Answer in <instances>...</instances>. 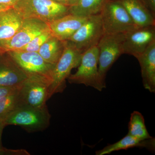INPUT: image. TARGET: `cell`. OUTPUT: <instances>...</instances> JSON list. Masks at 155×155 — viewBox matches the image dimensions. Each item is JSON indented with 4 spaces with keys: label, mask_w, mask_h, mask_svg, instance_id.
Returning <instances> with one entry per match:
<instances>
[{
    "label": "cell",
    "mask_w": 155,
    "mask_h": 155,
    "mask_svg": "<svg viewBox=\"0 0 155 155\" xmlns=\"http://www.w3.org/2000/svg\"><path fill=\"white\" fill-rule=\"evenodd\" d=\"M87 17L69 14L48 25L53 36L61 40L67 41L86 21Z\"/></svg>",
    "instance_id": "cell-13"
},
{
    "label": "cell",
    "mask_w": 155,
    "mask_h": 155,
    "mask_svg": "<svg viewBox=\"0 0 155 155\" xmlns=\"http://www.w3.org/2000/svg\"><path fill=\"white\" fill-rule=\"evenodd\" d=\"M126 9L138 27L155 25V17L141 0H115Z\"/></svg>",
    "instance_id": "cell-15"
},
{
    "label": "cell",
    "mask_w": 155,
    "mask_h": 155,
    "mask_svg": "<svg viewBox=\"0 0 155 155\" xmlns=\"http://www.w3.org/2000/svg\"><path fill=\"white\" fill-rule=\"evenodd\" d=\"M51 115L45 105L41 107L21 106L2 119L5 126L17 125L28 132L42 131L50 125Z\"/></svg>",
    "instance_id": "cell-1"
},
{
    "label": "cell",
    "mask_w": 155,
    "mask_h": 155,
    "mask_svg": "<svg viewBox=\"0 0 155 155\" xmlns=\"http://www.w3.org/2000/svg\"><path fill=\"white\" fill-rule=\"evenodd\" d=\"M52 36H53L52 35L49 28L48 30L35 37L26 45L18 51L38 52L41 46Z\"/></svg>",
    "instance_id": "cell-22"
},
{
    "label": "cell",
    "mask_w": 155,
    "mask_h": 155,
    "mask_svg": "<svg viewBox=\"0 0 155 155\" xmlns=\"http://www.w3.org/2000/svg\"><path fill=\"white\" fill-rule=\"evenodd\" d=\"M13 8L24 19H38L47 24L70 14L69 6L51 0H19Z\"/></svg>",
    "instance_id": "cell-2"
},
{
    "label": "cell",
    "mask_w": 155,
    "mask_h": 155,
    "mask_svg": "<svg viewBox=\"0 0 155 155\" xmlns=\"http://www.w3.org/2000/svg\"><path fill=\"white\" fill-rule=\"evenodd\" d=\"M5 127V124L3 123L2 120L0 119V155H2L5 148L2 146V134L3 130L4 127Z\"/></svg>",
    "instance_id": "cell-26"
},
{
    "label": "cell",
    "mask_w": 155,
    "mask_h": 155,
    "mask_svg": "<svg viewBox=\"0 0 155 155\" xmlns=\"http://www.w3.org/2000/svg\"><path fill=\"white\" fill-rule=\"evenodd\" d=\"M136 58L141 68L143 87L150 92L155 93V41Z\"/></svg>",
    "instance_id": "cell-14"
},
{
    "label": "cell",
    "mask_w": 155,
    "mask_h": 155,
    "mask_svg": "<svg viewBox=\"0 0 155 155\" xmlns=\"http://www.w3.org/2000/svg\"><path fill=\"white\" fill-rule=\"evenodd\" d=\"M47 23L36 19H24L21 27L11 38L0 41V54L18 51L49 29Z\"/></svg>",
    "instance_id": "cell-9"
},
{
    "label": "cell",
    "mask_w": 155,
    "mask_h": 155,
    "mask_svg": "<svg viewBox=\"0 0 155 155\" xmlns=\"http://www.w3.org/2000/svg\"><path fill=\"white\" fill-rule=\"evenodd\" d=\"M72 44L66 41L65 48L52 72V81L50 86L49 97L62 93L67 87L66 80L72 69L78 67L82 55Z\"/></svg>",
    "instance_id": "cell-4"
},
{
    "label": "cell",
    "mask_w": 155,
    "mask_h": 155,
    "mask_svg": "<svg viewBox=\"0 0 155 155\" xmlns=\"http://www.w3.org/2000/svg\"><path fill=\"white\" fill-rule=\"evenodd\" d=\"M128 134L141 140L152 138L145 124L144 117L141 113L134 111L131 114L128 124Z\"/></svg>",
    "instance_id": "cell-20"
},
{
    "label": "cell",
    "mask_w": 155,
    "mask_h": 155,
    "mask_svg": "<svg viewBox=\"0 0 155 155\" xmlns=\"http://www.w3.org/2000/svg\"><path fill=\"white\" fill-rule=\"evenodd\" d=\"M19 0H0V5L13 7Z\"/></svg>",
    "instance_id": "cell-25"
},
{
    "label": "cell",
    "mask_w": 155,
    "mask_h": 155,
    "mask_svg": "<svg viewBox=\"0 0 155 155\" xmlns=\"http://www.w3.org/2000/svg\"><path fill=\"white\" fill-rule=\"evenodd\" d=\"M155 41V25L138 27L125 33L123 54L136 58L143 54Z\"/></svg>",
    "instance_id": "cell-11"
},
{
    "label": "cell",
    "mask_w": 155,
    "mask_h": 155,
    "mask_svg": "<svg viewBox=\"0 0 155 155\" xmlns=\"http://www.w3.org/2000/svg\"><path fill=\"white\" fill-rule=\"evenodd\" d=\"M28 76L8 54H0V86L17 87Z\"/></svg>",
    "instance_id": "cell-12"
},
{
    "label": "cell",
    "mask_w": 155,
    "mask_h": 155,
    "mask_svg": "<svg viewBox=\"0 0 155 155\" xmlns=\"http://www.w3.org/2000/svg\"><path fill=\"white\" fill-rule=\"evenodd\" d=\"M12 8H13V7L0 5V14L2 13V12H4V11H5L6 10H8V9Z\"/></svg>",
    "instance_id": "cell-27"
},
{
    "label": "cell",
    "mask_w": 155,
    "mask_h": 155,
    "mask_svg": "<svg viewBox=\"0 0 155 155\" xmlns=\"http://www.w3.org/2000/svg\"><path fill=\"white\" fill-rule=\"evenodd\" d=\"M109 1L79 0L75 5L69 7V13L82 17H88L99 14Z\"/></svg>",
    "instance_id": "cell-19"
},
{
    "label": "cell",
    "mask_w": 155,
    "mask_h": 155,
    "mask_svg": "<svg viewBox=\"0 0 155 155\" xmlns=\"http://www.w3.org/2000/svg\"><path fill=\"white\" fill-rule=\"evenodd\" d=\"M125 33L104 34L97 45L99 50V72L104 83L107 72L123 54L122 46Z\"/></svg>",
    "instance_id": "cell-7"
},
{
    "label": "cell",
    "mask_w": 155,
    "mask_h": 155,
    "mask_svg": "<svg viewBox=\"0 0 155 155\" xmlns=\"http://www.w3.org/2000/svg\"><path fill=\"white\" fill-rule=\"evenodd\" d=\"M24 19L12 8L0 14V41L14 36L23 23Z\"/></svg>",
    "instance_id": "cell-17"
},
{
    "label": "cell",
    "mask_w": 155,
    "mask_h": 155,
    "mask_svg": "<svg viewBox=\"0 0 155 155\" xmlns=\"http://www.w3.org/2000/svg\"><path fill=\"white\" fill-rule=\"evenodd\" d=\"M18 87L0 98V119H3L21 106Z\"/></svg>",
    "instance_id": "cell-21"
},
{
    "label": "cell",
    "mask_w": 155,
    "mask_h": 155,
    "mask_svg": "<svg viewBox=\"0 0 155 155\" xmlns=\"http://www.w3.org/2000/svg\"><path fill=\"white\" fill-rule=\"evenodd\" d=\"M79 1V0H67L68 2V6L69 7L75 5L76 3Z\"/></svg>",
    "instance_id": "cell-29"
},
{
    "label": "cell",
    "mask_w": 155,
    "mask_h": 155,
    "mask_svg": "<svg viewBox=\"0 0 155 155\" xmlns=\"http://www.w3.org/2000/svg\"><path fill=\"white\" fill-rule=\"evenodd\" d=\"M99 50L97 46L89 49L82 54L77 71L70 74L67 78L70 84H83L91 87L98 91L106 87V83L102 80L98 71Z\"/></svg>",
    "instance_id": "cell-3"
},
{
    "label": "cell",
    "mask_w": 155,
    "mask_h": 155,
    "mask_svg": "<svg viewBox=\"0 0 155 155\" xmlns=\"http://www.w3.org/2000/svg\"><path fill=\"white\" fill-rule=\"evenodd\" d=\"M51 80L47 78L29 75L18 87L21 106L41 107L49 99Z\"/></svg>",
    "instance_id": "cell-6"
},
{
    "label": "cell",
    "mask_w": 155,
    "mask_h": 155,
    "mask_svg": "<svg viewBox=\"0 0 155 155\" xmlns=\"http://www.w3.org/2000/svg\"><path fill=\"white\" fill-rule=\"evenodd\" d=\"M66 44V41L53 36L41 46L38 53L46 62L55 66L61 58Z\"/></svg>",
    "instance_id": "cell-18"
},
{
    "label": "cell",
    "mask_w": 155,
    "mask_h": 155,
    "mask_svg": "<svg viewBox=\"0 0 155 155\" xmlns=\"http://www.w3.org/2000/svg\"><path fill=\"white\" fill-rule=\"evenodd\" d=\"M142 2L155 17V0H141Z\"/></svg>",
    "instance_id": "cell-23"
},
{
    "label": "cell",
    "mask_w": 155,
    "mask_h": 155,
    "mask_svg": "<svg viewBox=\"0 0 155 155\" xmlns=\"http://www.w3.org/2000/svg\"><path fill=\"white\" fill-rule=\"evenodd\" d=\"M104 34L125 33L138 28L126 9L110 0L100 13Z\"/></svg>",
    "instance_id": "cell-5"
},
{
    "label": "cell",
    "mask_w": 155,
    "mask_h": 155,
    "mask_svg": "<svg viewBox=\"0 0 155 155\" xmlns=\"http://www.w3.org/2000/svg\"><path fill=\"white\" fill-rule=\"evenodd\" d=\"M135 147L145 148L150 151H154L155 140L153 137L141 140L127 134L119 141L113 144H108L101 150L97 151L96 155L109 154L114 152L120 150H127Z\"/></svg>",
    "instance_id": "cell-16"
},
{
    "label": "cell",
    "mask_w": 155,
    "mask_h": 155,
    "mask_svg": "<svg viewBox=\"0 0 155 155\" xmlns=\"http://www.w3.org/2000/svg\"><path fill=\"white\" fill-rule=\"evenodd\" d=\"M17 87H6L0 86V98L8 94Z\"/></svg>",
    "instance_id": "cell-24"
},
{
    "label": "cell",
    "mask_w": 155,
    "mask_h": 155,
    "mask_svg": "<svg viewBox=\"0 0 155 155\" xmlns=\"http://www.w3.org/2000/svg\"><path fill=\"white\" fill-rule=\"evenodd\" d=\"M5 53L28 75L43 76L52 81V72L55 66L46 62L38 52L15 51Z\"/></svg>",
    "instance_id": "cell-10"
},
{
    "label": "cell",
    "mask_w": 155,
    "mask_h": 155,
    "mask_svg": "<svg viewBox=\"0 0 155 155\" xmlns=\"http://www.w3.org/2000/svg\"><path fill=\"white\" fill-rule=\"evenodd\" d=\"M104 35L102 21L99 14L88 17L86 21L67 41L83 54L97 45Z\"/></svg>",
    "instance_id": "cell-8"
},
{
    "label": "cell",
    "mask_w": 155,
    "mask_h": 155,
    "mask_svg": "<svg viewBox=\"0 0 155 155\" xmlns=\"http://www.w3.org/2000/svg\"><path fill=\"white\" fill-rule=\"evenodd\" d=\"M51 1L59 3V4L65 5L69 6H68L67 0H51Z\"/></svg>",
    "instance_id": "cell-28"
}]
</instances>
